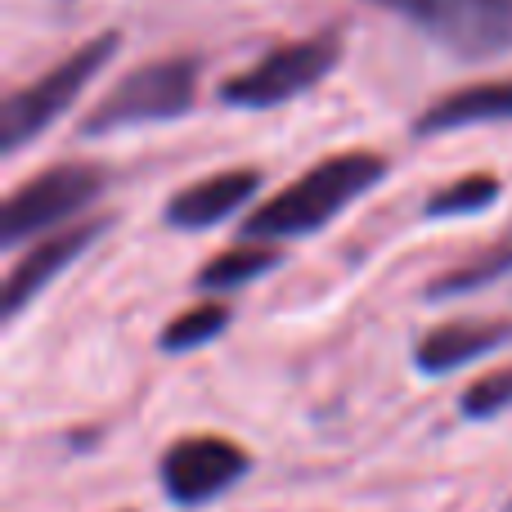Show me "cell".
Masks as SVG:
<instances>
[{"label": "cell", "mask_w": 512, "mask_h": 512, "mask_svg": "<svg viewBox=\"0 0 512 512\" xmlns=\"http://www.w3.org/2000/svg\"><path fill=\"white\" fill-rule=\"evenodd\" d=\"M252 472V454L230 436H180L162 450L158 459V481L162 495L176 508H203L212 499H221L225 490H234Z\"/></svg>", "instance_id": "8992f818"}, {"label": "cell", "mask_w": 512, "mask_h": 512, "mask_svg": "<svg viewBox=\"0 0 512 512\" xmlns=\"http://www.w3.org/2000/svg\"><path fill=\"white\" fill-rule=\"evenodd\" d=\"M337 59H342V36H337L333 27H324V32H315V36L274 45L252 68L225 77L221 86H216V99L230 108H279V104H288V99L315 90L319 81L337 68Z\"/></svg>", "instance_id": "277c9868"}, {"label": "cell", "mask_w": 512, "mask_h": 512, "mask_svg": "<svg viewBox=\"0 0 512 512\" xmlns=\"http://www.w3.org/2000/svg\"><path fill=\"white\" fill-rule=\"evenodd\" d=\"M261 189V171L239 167V171H216V176L194 180L189 189L167 198V225L176 230H212V225L230 221L239 207H248V198Z\"/></svg>", "instance_id": "30bf717a"}, {"label": "cell", "mask_w": 512, "mask_h": 512, "mask_svg": "<svg viewBox=\"0 0 512 512\" xmlns=\"http://www.w3.org/2000/svg\"><path fill=\"white\" fill-rule=\"evenodd\" d=\"M504 512H512V504H508V508H504Z\"/></svg>", "instance_id": "ac0fdd59"}, {"label": "cell", "mask_w": 512, "mask_h": 512, "mask_svg": "<svg viewBox=\"0 0 512 512\" xmlns=\"http://www.w3.org/2000/svg\"><path fill=\"white\" fill-rule=\"evenodd\" d=\"M117 45H122V36L104 32V36H95V41H86L81 50H72L63 63H54V68L45 72V77H36L32 86L14 90V95L5 99V113H0V149L18 153L27 140H36L45 126L59 122V117L77 104L81 90L108 68Z\"/></svg>", "instance_id": "3957f363"}, {"label": "cell", "mask_w": 512, "mask_h": 512, "mask_svg": "<svg viewBox=\"0 0 512 512\" xmlns=\"http://www.w3.org/2000/svg\"><path fill=\"white\" fill-rule=\"evenodd\" d=\"M504 342H512V319H445L432 333L418 337L414 364L427 378H441V373H454L481 355L499 351Z\"/></svg>", "instance_id": "9c48e42d"}, {"label": "cell", "mask_w": 512, "mask_h": 512, "mask_svg": "<svg viewBox=\"0 0 512 512\" xmlns=\"http://www.w3.org/2000/svg\"><path fill=\"white\" fill-rule=\"evenodd\" d=\"M387 180V158L369 149H346L333 158L315 162L306 176H297L288 189L265 198L243 221V243H279V239H306L324 230L328 221L346 212L355 198L378 189Z\"/></svg>", "instance_id": "6da1fadb"}, {"label": "cell", "mask_w": 512, "mask_h": 512, "mask_svg": "<svg viewBox=\"0 0 512 512\" xmlns=\"http://www.w3.org/2000/svg\"><path fill=\"white\" fill-rule=\"evenodd\" d=\"M225 328H230V306H225V301H207V306L180 310V315L158 333V346L167 355H185V351H198V346L216 342Z\"/></svg>", "instance_id": "9a60e30c"}, {"label": "cell", "mask_w": 512, "mask_h": 512, "mask_svg": "<svg viewBox=\"0 0 512 512\" xmlns=\"http://www.w3.org/2000/svg\"><path fill=\"white\" fill-rule=\"evenodd\" d=\"M504 274H512V239L495 243V248H486L481 256H472V261L454 265V270H445L441 279L427 288V297H432V301L468 297V292H477V288H490V283L504 279Z\"/></svg>", "instance_id": "4fadbf2b"}, {"label": "cell", "mask_w": 512, "mask_h": 512, "mask_svg": "<svg viewBox=\"0 0 512 512\" xmlns=\"http://www.w3.org/2000/svg\"><path fill=\"white\" fill-rule=\"evenodd\" d=\"M427 32L463 63H490L512 54V0H436Z\"/></svg>", "instance_id": "52a82bcc"}, {"label": "cell", "mask_w": 512, "mask_h": 512, "mask_svg": "<svg viewBox=\"0 0 512 512\" xmlns=\"http://www.w3.org/2000/svg\"><path fill=\"white\" fill-rule=\"evenodd\" d=\"M364 5L387 9V14H400V18L423 23V27H432V18H436V0H364Z\"/></svg>", "instance_id": "e0dca14e"}, {"label": "cell", "mask_w": 512, "mask_h": 512, "mask_svg": "<svg viewBox=\"0 0 512 512\" xmlns=\"http://www.w3.org/2000/svg\"><path fill=\"white\" fill-rule=\"evenodd\" d=\"M512 122V77L477 81V86H459L450 95L432 99L423 113L414 117V140H432V135H454L468 126Z\"/></svg>", "instance_id": "8fae6325"}, {"label": "cell", "mask_w": 512, "mask_h": 512, "mask_svg": "<svg viewBox=\"0 0 512 512\" xmlns=\"http://www.w3.org/2000/svg\"><path fill=\"white\" fill-rule=\"evenodd\" d=\"M108 230V221H86V225H72V230L54 234V239H41L32 243L23 256L14 261V270L5 274V297H0V315H5V324H14L18 315H23L27 306H32L36 297H41L45 288H50L54 279H59L63 265H72L81 252L90 248V243L99 239V234Z\"/></svg>", "instance_id": "ba28073f"}, {"label": "cell", "mask_w": 512, "mask_h": 512, "mask_svg": "<svg viewBox=\"0 0 512 512\" xmlns=\"http://www.w3.org/2000/svg\"><path fill=\"white\" fill-rule=\"evenodd\" d=\"M279 261L283 256H279V248H270V243H243L239 239V248L212 256V261L198 270L194 288L198 292H234V288H243V283L261 279V274L274 270Z\"/></svg>", "instance_id": "7c38bea8"}, {"label": "cell", "mask_w": 512, "mask_h": 512, "mask_svg": "<svg viewBox=\"0 0 512 512\" xmlns=\"http://www.w3.org/2000/svg\"><path fill=\"white\" fill-rule=\"evenodd\" d=\"M198 95V59H158L144 68L126 72L99 108L81 122L86 140L99 135H117V131H135V126H153V122H176L194 108Z\"/></svg>", "instance_id": "7a4b0ae2"}, {"label": "cell", "mask_w": 512, "mask_h": 512, "mask_svg": "<svg viewBox=\"0 0 512 512\" xmlns=\"http://www.w3.org/2000/svg\"><path fill=\"white\" fill-rule=\"evenodd\" d=\"M99 194H104V171L90 162H63L41 171L0 203V248H23L36 234L81 216Z\"/></svg>", "instance_id": "5b68a950"}, {"label": "cell", "mask_w": 512, "mask_h": 512, "mask_svg": "<svg viewBox=\"0 0 512 512\" xmlns=\"http://www.w3.org/2000/svg\"><path fill=\"white\" fill-rule=\"evenodd\" d=\"M459 409H463V418H477V423L508 414V409H512V364H508V369H495V373H486V378L472 382V387L463 391Z\"/></svg>", "instance_id": "2e32d148"}, {"label": "cell", "mask_w": 512, "mask_h": 512, "mask_svg": "<svg viewBox=\"0 0 512 512\" xmlns=\"http://www.w3.org/2000/svg\"><path fill=\"white\" fill-rule=\"evenodd\" d=\"M504 194V180L490 176V171H468V176L450 180L445 189H436L427 198V216L445 221V216H477V212H490Z\"/></svg>", "instance_id": "5bb4252c"}]
</instances>
